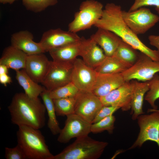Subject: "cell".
Listing matches in <instances>:
<instances>
[{
	"mask_svg": "<svg viewBox=\"0 0 159 159\" xmlns=\"http://www.w3.org/2000/svg\"><path fill=\"white\" fill-rule=\"evenodd\" d=\"M120 6L113 3H107L103 9L102 16L94 26L110 31L118 36L132 47L150 58L159 61V53L145 45L127 25L122 15Z\"/></svg>",
	"mask_w": 159,
	"mask_h": 159,
	"instance_id": "6da1fadb",
	"label": "cell"
},
{
	"mask_svg": "<svg viewBox=\"0 0 159 159\" xmlns=\"http://www.w3.org/2000/svg\"><path fill=\"white\" fill-rule=\"evenodd\" d=\"M12 123L25 125L37 129L43 128L45 124V107L39 98L30 97L25 93H16L8 106Z\"/></svg>",
	"mask_w": 159,
	"mask_h": 159,
	"instance_id": "7a4b0ae2",
	"label": "cell"
},
{
	"mask_svg": "<svg viewBox=\"0 0 159 159\" xmlns=\"http://www.w3.org/2000/svg\"><path fill=\"white\" fill-rule=\"evenodd\" d=\"M18 126L17 144L23 150L26 159H53L54 155L39 129L25 125Z\"/></svg>",
	"mask_w": 159,
	"mask_h": 159,
	"instance_id": "3957f363",
	"label": "cell"
},
{
	"mask_svg": "<svg viewBox=\"0 0 159 159\" xmlns=\"http://www.w3.org/2000/svg\"><path fill=\"white\" fill-rule=\"evenodd\" d=\"M108 145L106 142L95 140L87 135L76 138L72 143L53 159H97Z\"/></svg>",
	"mask_w": 159,
	"mask_h": 159,
	"instance_id": "277c9868",
	"label": "cell"
},
{
	"mask_svg": "<svg viewBox=\"0 0 159 159\" xmlns=\"http://www.w3.org/2000/svg\"><path fill=\"white\" fill-rule=\"evenodd\" d=\"M103 5L95 0H86L82 2L74 19L68 25V31L77 33L89 29L101 17Z\"/></svg>",
	"mask_w": 159,
	"mask_h": 159,
	"instance_id": "5b68a950",
	"label": "cell"
},
{
	"mask_svg": "<svg viewBox=\"0 0 159 159\" xmlns=\"http://www.w3.org/2000/svg\"><path fill=\"white\" fill-rule=\"evenodd\" d=\"M148 112H153L142 114L138 117L140 132L136 140L128 150L141 147L148 140L156 143L159 148V111L152 108L148 109Z\"/></svg>",
	"mask_w": 159,
	"mask_h": 159,
	"instance_id": "8992f818",
	"label": "cell"
},
{
	"mask_svg": "<svg viewBox=\"0 0 159 159\" xmlns=\"http://www.w3.org/2000/svg\"><path fill=\"white\" fill-rule=\"evenodd\" d=\"M122 15L127 25L137 35L145 33L159 21L158 15L145 7L131 11H122Z\"/></svg>",
	"mask_w": 159,
	"mask_h": 159,
	"instance_id": "52a82bcc",
	"label": "cell"
},
{
	"mask_svg": "<svg viewBox=\"0 0 159 159\" xmlns=\"http://www.w3.org/2000/svg\"><path fill=\"white\" fill-rule=\"evenodd\" d=\"M159 72V61L141 52L136 62L122 73L126 82L133 80L144 82L151 80Z\"/></svg>",
	"mask_w": 159,
	"mask_h": 159,
	"instance_id": "ba28073f",
	"label": "cell"
},
{
	"mask_svg": "<svg viewBox=\"0 0 159 159\" xmlns=\"http://www.w3.org/2000/svg\"><path fill=\"white\" fill-rule=\"evenodd\" d=\"M73 63L50 61L48 72L41 83L51 91L71 82Z\"/></svg>",
	"mask_w": 159,
	"mask_h": 159,
	"instance_id": "9c48e42d",
	"label": "cell"
},
{
	"mask_svg": "<svg viewBox=\"0 0 159 159\" xmlns=\"http://www.w3.org/2000/svg\"><path fill=\"white\" fill-rule=\"evenodd\" d=\"M74 97V113L92 124L103 106L100 98L92 92L81 90H79Z\"/></svg>",
	"mask_w": 159,
	"mask_h": 159,
	"instance_id": "30bf717a",
	"label": "cell"
},
{
	"mask_svg": "<svg viewBox=\"0 0 159 159\" xmlns=\"http://www.w3.org/2000/svg\"><path fill=\"white\" fill-rule=\"evenodd\" d=\"M66 116L64 126L57 138L59 142L67 143L72 138L87 135L91 132L92 124L80 116L74 113Z\"/></svg>",
	"mask_w": 159,
	"mask_h": 159,
	"instance_id": "8fae6325",
	"label": "cell"
},
{
	"mask_svg": "<svg viewBox=\"0 0 159 159\" xmlns=\"http://www.w3.org/2000/svg\"><path fill=\"white\" fill-rule=\"evenodd\" d=\"M97 75L95 69L82 59L77 58L73 62L71 82L79 90L92 92Z\"/></svg>",
	"mask_w": 159,
	"mask_h": 159,
	"instance_id": "7c38bea8",
	"label": "cell"
},
{
	"mask_svg": "<svg viewBox=\"0 0 159 159\" xmlns=\"http://www.w3.org/2000/svg\"><path fill=\"white\" fill-rule=\"evenodd\" d=\"M77 34L60 28L50 29L44 32L39 42L45 52L69 44L79 42Z\"/></svg>",
	"mask_w": 159,
	"mask_h": 159,
	"instance_id": "4fadbf2b",
	"label": "cell"
},
{
	"mask_svg": "<svg viewBox=\"0 0 159 159\" xmlns=\"http://www.w3.org/2000/svg\"><path fill=\"white\" fill-rule=\"evenodd\" d=\"M134 88L132 80L125 82L107 95L100 98L103 106L117 107L123 111H127L131 109Z\"/></svg>",
	"mask_w": 159,
	"mask_h": 159,
	"instance_id": "5bb4252c",
	"label": "cell"
},
{
	"mask_svg": "<svg viewBox=\"0 0 159 159\" xmlns=\"http://www.w3.org/2000/svg\"><path fill=\"white\" fill-rule=\"evenodd\" d=\"M79 56L88 66L94 69L98 66L106 57L102 49L91 38H81Z\"/></svg>",
	"mask_w": 159,
	"mask_h": 159,
	"instance_id": "9a60e30c",
	"label": "cell"
},
{
	"mask_svg": "<svg viewBox=\"0 0 159 159\" xmlns=\"http://www.w3.org/2000/svg\"><path fill=\"white\" fill-rule=\"evenodd\" d=\"M50 62L44 53L28 55L24 69L35 82L41 83L48 72Z\"/></svg>",
	"mask_w": 159,
	"mask_h": 159,
	"instance_id": "2e32d148",
	"label": "cell"
},
{
	"mask_svg": "<svg viewBox=\"0 0 159 159\" xmlns=\"http://www.w3.org/2000/svg\"><path fill=\"white\" fill-rule=\"evenodd\" d=\"M125 82L122 73L111 74H97L92 92L98 97H101L107 95Z\"/></svg>",
	"mask_w": 159,
	"mask_h": 159,
	"instance_id": "e0dca14e",
	"label": "cell"
},
{
	"mask_svg": "<svg viewBox=\"0 0 159 159\" xmlns=\"http://www.w3.org/2000/svg\"><path fill=\"white\" fill-rule=\"evenodd\" d=\"M33 36L30 32L22 30L11 35V45L28 55L45 52L41 44L33 40Z\"/></svg>",
	"mask_w": 159,
	"mask_h": 159,
	"instance_id": "ac0fdd59",
	"label": "cell"
},
{
	"mask_svg": "<svg viewBox=\"0 0 159 159\" xmlns=\"http://www.w3.org/2000/svg\"><path fill=\"white\" fill-rule=\"evenodd\" d=\"M90 38L101 47L107 57L113 55L122 40L113 32L101 28H98Z\"/></svg>",
	"mask_w": 159,
	"mask_h": 159,
	"instance_id": "d6986e66",
	"label": "cell"
},
{
	"mask_svg": "<svg viewBox=\"0 0 159 159\" xmlns=\"http://www.w3.org/2000/svg\"><path fill=\"white\" fill-rule=\"evenodd\" d=\"M28 55L11 45L5 48L0 59V64L15 71L24 69Z\"/></svg>",
	"mask_w": 159,
	"mask_h": 159,
	"instance_id": "ffe728a7",
	"label": "cell"
},
{
	"mask_svg": "<svg viewBox=\"0 0 159 159\" xmlns=\"http://www.w3.org/2000/svg\"><path fill=\"white\" fill-rule=\"evenodd\" d=\"M134 88L131 102V114L133 120L137 119L140 115L143 114V106L144 97L149 89V81L139 82L132 80Z\"/></svg>",
	"mask_w": 159,
	"mask_h": 159,
	"instance_id": "44dd1931",
	"label": "cell"
},
{
	"mask_svg": "<svg viewBox=\"0 0 159 159\" xmlns=\"http://www.w3.org/2000/svg\"><path fill=\"white\" fill-rule=\"evenodd\" d=\"M80 41L50 50L49 52L53 61L73 63L79 56Z\"/></svg>",
	"mask_w": 159,
	"mask_h": 159,
	"instance_id": "7402d4cb",
	"label": "cell"
},
{
	"mask_svg": "<svg viewBox=\"0 0 159 159\" xmlns=\"http://www.w3.org/2000/svg\"><path fill=\"white\" fill-rule=\"evenodd\" d=\"M16 72V78L24 89L25 93L32 98H38V96L43 91L44 87L39 85L33 80L26 73L24 69Z\"/></svg>",
	"mask_w": 159,
	"mask_h": 159,
	"instance_id": "603a6c76",
	"label": "cell"
},
{
	"mask_svg": "<svg viewBox=\"0 0 159 159\" xmlns=\"http://www.w3.org/2000/svg\"><path fill=\"white\" fill-rule=\"evenodd\" d=\"M131 66L113 56H106L95 70L98 74H111L122 73Z\"/></svg>",
	"mask_w": 159,
	"mask_h": 159,
	"instance_id": "cb8c5ba5",
	"label": "cell"
},
{
	"mask_svg": "<svg viewBox=\"0 0 159 159\" xmlns=\"http://www.w3.org/2000/svg\"><path fill=\"white\" fill-rule=\"evenodd\" d=\"M45 107L48 119L47 126L52 134L54 135L59 134L61 130L57 119L53 99L50 95V91L45 87L40 95Z\"/></svg>",
	"mask_w": 159,
	"mask_h": 159,
	"instance_id": "d4e9b609",
	"label": "cell"
},
{
	"mask_svg": "<svg viewBox=\"0 0 159 159\" xmlns=\"http://www.w3.org/2000/svg\"><path fill=\"white\" fill-rule=\"evenodd\" d=\"M137 50L122 39L113 56L131 66L139 57L140 54Z\"/></svg>",
	"mask_w": 159,
	"mask_h": 159,
	"instance_id": "484cf974",
	"label": "cell"
},
{
	"mask_svg": "<svg viewBox=\"0 0 159 159\" xmlns=\"http://www.w3.org/2000/svg\"><path fill=\"white\" fill-rule=\"evenodd\" d=\"M56 114L67 116L74 113V97L53 99Z\"/></svg>",
	"mask_w": 159,
	"mask_h": 159,
	"instance_id": "4316f807",
	"label": "cell"
},
{
	"mask_svg": "<svg viewBox=\"0 0 159 159\" xmlns=\"http://www.w3.org/2000/svg\"><path fill=\"white\" fill-rule=\"evenodd\" d=\"M149 81V89L145 96L144 99L153 109H157L155 104L156 101L159 98V76L157 74Z\"/></svg>",
	"mask_w": 159,
	"mask_h": 159,
	"instance_id": "83f0119b",
	"label": "cell"
},
{
	"mask_svg": "<svg viewBox=\"0 0 159 159\" xmlns=\"http://www.w3.org/2000/svg\"><path fill=\"white\" fill-rule=\"evenodd\" d=\"M26 9L35 13L40 12L49 6H54L57 0H21Z\"/></svg>",
	"mask_w": 159,
	"mask_h": 159,
	"instance_id": "f1b7e54d",
	"label": "cell"
},
{
	"mask_svg": "<svg viewBox=\"0 0 159 159\" xmlns=\"http://www.w3.org/2000/svg\"><path fill=\"white\" fill-rule=\"evenodd\" d=\"M115 121V117L112 114L97 122L92 124L91 132L97 133L107 131L109 133L112 134L114 129Z\"/></svg>",
	"mask_w": 159,
	"mask_h": 159,
	"instance_id": "f546056e",
	"label": "cell"
},
{
	"mask_svg": "<svg viewBox=\"0 0 159 159\" xmlns=\"http://www.w3.org/2000/svg\"><path fill=\"white\" fill-rule=\"evenodd\" d=\"M79 90L72 82L50 91V95L53 99L74 97Z\"/></svg>",
	"mask_w": 159,
	"mask_h": 159,
	"instance_id": "4dcf8cb0",
	"label": "cell"
},
{
	"mask_svg": "<svg viewBox=\"0 0 159 159\" xmlns=\"http://www.w3.org/2000/svg\"><path fill=\"white\" fill-rule=\"evenodd\" d=\"M5 157L6 159H26L24 152L18 144L13 148L6 147Z\"/></svg>",
	"mask_w": 159,
	"mask_h": 159,
	"instance_id": "1f68e13d",
	"label": "cell"
},
{
	"mask_svg": "<svg viewBox=\"0 0 159 159\" xmlns=\"http://www.w3.org/2000/svg\"><path fill=\"white\" fill-rule=\"evenodd\" d=\"M120 108L119 107L116 106H103L97 114L92 124L97 122L113 114Z\"/></svg>",
	"mask_w": 159,
	"mask_h": 159,
	"instance_id": "d6a6232c",
	"label": "cell"
},
{
	"mask_svg": "<svg viewBox=\"0 0 159 159\" xmlns=\"http://www.w3.org/2000/svg\"><path fill=\"white\" fill-rule=\"evenodd\" d=\"M145 6H155V9L159 14V0H135L128 11H133Z\"/></svg>",
	"mask_w": 159,
	"mask_h": 159,
	"instance_id": "836d02e7",
	"label": "cell"
},
{
	"mask_svg": "<svg viewBox=\"0 0 159 159\" xmlns=\"http://www.w3.org/2000/svg\"><path fill=\"white\" fill-rule=\"evenodd\" d=\"M148 39L150 44L155 47L159 53V35H150Z\"/></svg>",
	"mask_w": 159,
	"mask_h": 159,
	"instance_id": "e575fe53",
	"label": "cell"
},
{
	"mask_svg": "<svg viewBox=\"0 0 159 159\" xmlns=\"http://www.w3.org/2000/svg\"><path fill=\"white\" fill-rule=\"evenodd\" d=\"M11 82V79L8 74H0V82L6 86L7 84Z\"/></svg>",
	"mask_w": 159,
	"mask_h": 159,
	"instance_id": "d590c367",
	"label": "cell"
},
{
	"mask_svg": "<svg viewBox=\"0 0 159 159\" xmlns=\"http://www.w3.org/2000/svg\"><path fill=\"white\" fill-rule=\"evenodd\" d=\"M9 68L6 66L0 64V74H8Z\"/></svg>",
	"mask_w": 159,
	"mask_h": 159,
	"instance_id": "8d00e7d4",
	"label": "cell"
},
{
	"mask_svg": "<svg viewBox=\"0 0 159 159\" xmlns=\"http://www.w3.org/2000/svg\"><path fill=\"white\" fill-rule=\"evenodd\" d=\"M17 0H0V2L3 4H12L15 1Z\"/></svg>",
	"mask_w": 159,
	"mask_h": 159,
	"instance_id": "74e56055",
	"label": "cell"
},
{
	"mask_svg": "<svg viewBox=\"0 0 159 159\" xmlns=\"http://www.w3.org/2000/svg\"><path fill=\"white\" fill-rule=\"evenodd\" d=\"M155 110H156L157 111H159V110H158V109H155Z\"/></svg>",
	"mask_w": 159,
	"mask_h": 159,
	"instance_id": "f35d334b",
	"label": "cell"
}]
</instances>
